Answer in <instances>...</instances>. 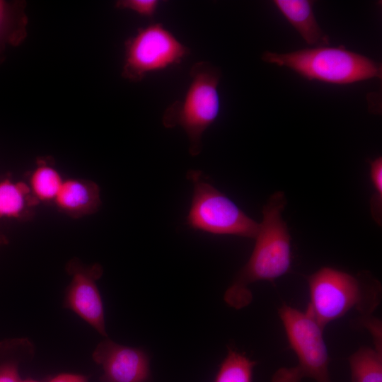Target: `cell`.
Listing matches in <instances>:
<instances>
[{"mask_svg": "<svg viewBox=\"0 0 382 382\" xmlns=\"http://www.w3.org/2000/svg\"><path fill=\"white\" fill-rule=\"evenodd\" d=\"M37 203L28 183L9 178L0 180V219L25 218Z\"/></svg>", "mask_w": 382, "mask_h": 382, "instance_id": "4fadbf2b", "label": "cell"}, {"mask_svg": "<svg viewBox=\"0 0 382 382\" xmlns=\"http://www.w3.org/2000/svg\"><path fill=\"white\" fill-rule=\"evenodd\" d=\"M348 360L351 382H382V349L361 347Z\"/></svg>", "mask_w": 382, "mask_h": 382, "instance_id": "9a60e30c", "label": "cell"}, {"mask_svg": "<svg viewBox=\"0 0 382 382\" xmlns=\"http://www.w3.org/2000/svg\"><path fill=\"white\" fill-rule=\"evenodd\" d=\"M0 382H21L16 364L8 362L0 366Z\"/></svg>", "mask_w": 382, "mask_h": 382, "instance_id": "d6986e66", "label": "cell"}, {"mask_svg": "<svg viewBox=\"0 0 382 382\" xmlns=\"http://www.w3.org/2000/svg\"><path fill=\"white\" fill-rule=\"evenodd\" d=\"M54 203L61 212L71 217L86 216L99 209L101 203L100 189L91 180H64Z\"/></svg>", "mask_w": 382, "mask_h": 382, "instance_id": "30bf717a", "label": "cell"}, {"mask_svg": "<svg viewBox=\"0 0 382 382\" xmlns=\"http://www.w3.org/2000/svg\"><path fill=\"white\" fill-rule=\"evenodd\" d=\"M278 314L289 346L297 357V364L278 369L271 382H301L305 378L316 382H332L324 329L306 312L285 303L279 308Z\"/></svg>", "mask_w": 382, "mask_h": 382, "instance_id": "5b68a950", "label": "cell"}, {"mask_svg": "<svg viewBox=\"0 0 382 382\" xmlns=\"http://www.w3.org/2000/svg\"><path fill=\"white\" fill-rule=\"evenodd\" d=\"M286 204L282 191L270 196L262 209V220L252 254L224 294L225 302L236 309L249 305L248 286L257 281L273 282L291 267L290 235L282 213Z\"/></svg>", "mask_w": 382, "mask_h": 382, "instance_id": "6da1fadb", "label": "cell"}, {"mask_svg": "<svg viewBox=\"0 0 382 382\" xmlns=\"http://www.w3.org/2000/svg\"><path fill=\"white\" fill-rule=\"evenodd\" d=\"M190 50L162 24L139 28L125 42L122 75L134 82L146 74L180 64Z\"/></svg>", "mask_w": 382, "mask_h": 382, "instance_id": "52a82bcc", "label": "cell"}, {"mask_svg": "<svg viewBox=\"0 0 382 382\" xmlns=\"http://www.w3.org/2000/svg\"><path fill=\"white\" fill-rule=\"evenodd\" d=\"M49 382H88V379L82 375L62 374L52 378Z\"/></svg>", "mask_w": 382, "mask_h": 382, "instance_id": "ffe728a7", "label": "cell"}, {"mask_svg": "<svg viewBox=\"0 0 382 382\" xmlns=\"http://www.w3.org/2000/svg\"><path fill=\"white\" fill-rule=\"evenodd\" d=\"M266 63L286 67L309 81L347 85L382 78L381 63L343 46L322 45L286 53L265 52Z\"/></svg>", "mask_w": 382, "mask_h": 382, "instance_id": "3957f363", "label": "cell"}, {"mask_svg": "<svg viewBox=\"0 0 382 382\" xmlns=\"http://www.w3.org/2000/svg\"><path fill=\"white\" fill-rule=\"evenodd\" d=\"M21 382H38V381H34V380H30V379H28V380H23V381H21Z\"/></svg>", "mask_w": 382, "mask_h": 382, "instance_id": "44dd1931", "label": "cell"}, {"mask_svg": "<svg viewBox=\"0 0 382 382\" xmlns=\"http://www.w3.org/2000/svg\"><path fill=\"white\" fill-rule=\"evenodd\" d=\"M25 1L0 0V64L8 47L19 46L25 40L28 18Z\"/></svg>", "mask_w": 382, "mask_h": 382, "instance_id": "7c38bea8", "label": "cell"}, {"mask_svg": "<svg viewBox=\"0 0 382 382\" xmlns=\"http://www.w3.org/2000/svg\"><path fill=\"white\" fill-rule=\"evenodd\" d=\"M256 364L245 354L229 349L221 362L214 382H252Z\"/></svg>", "mask_w": 382, "mask_h": 382, "instance_id": "2e32d148", "label": "cell"}, {"mask_svg": "<svg viewBox=\"0 0 382 382\" xmlns=\"http://www.w3.org/2000/svg\"><path fill=\"white\" fill-rule=\"evenodd\" d=\"M2 241V239H1V237L0 236V241Z\"/></svg>", "mask_w": 382, "mask_h": 382, "instance_id": "7402d4cb", "label": "cell"}, {"mask_svg": "<svg viewBox=\"0 0 382 382\" xmlns=\"http://www.w3.org/2000/svg\"><path fill=\"white\" fill-rule=\"evenodd\" d=\"M309 303L306 311L323 329L352 310L372 316L380 303L381 286L368 274L357 276L323 267L307 277Z\"/></svg>", "mask_w": 382, "mask_h": 382, "instance_id": "7a4b0ae2", "label": "cell"}, {"mask_svg": "<svg viewBox=\"0 0 382 382\" xmlns=\"http://www.w3.org/2000/svg\"><path fill=\"white\" fill-rule=\"evenodd\" d=\"M187 178L193 185L187 216L191 228L216 235L255 238L259 224L207 181L201 171L190 170Z\"/></svg>", "mask_w": 382, "mask_h": 382, "instance_id": "8992f818", "label": "cell"}, {"mask_svg": "<svg viewBox=\"0 0 382 382\" xmlns=\"http://www.w3.org/2000/svg\"><path fill=\"white\" fill-rule=\"evenodd\" d=\"M190 74L191 81L183 99L165 110L162 121L166 128H183L189 139L190 154L195 156L202 149L203 134L220 112L221 73L219 67L203 61L195 63Z\"/></svg>", "mask_w": 382, "mask_h": 382, "instance_id": "277c9868", "label": "cell"}, {"mask_svg": "<svg viewBox=\"0 0 382 382\" xmlns=\"http://www.w3.org/2000/svg\"><path fill=\"white\" fill-rule=\"evenodd\" d=\"M370 176L374 188L371 200V212L375 221L381 224L382 213V157L378 156L370 162Z\"/></svg>", "mask_w": 382, "mask_h": 382, "instance_id": "e0dca14e", "label": "cell"}, {"mask_svg": "<svg viewBox=\"0 0 382 382\" xmlns=\"http://www.w3.org/2000/svg\"><path fill=\"white\" fill-rule=\"evenodd\" d=\"M273 4L309 45H328L329 37L318 25L313 1L274 0Z\"/></svg>", "mask_w": 382, "mask_h": 382, "instance_id": "8fae6325", "label": "cell"}, {"mask_svg": "<svg viewBox=\"0 0 382 382\" xmlns=\"http://www.w3.org/2000/svg\"><path fill=\"white\" fill-rule=\"evenodd\" d=\"M66 271L71 279L66 290L64 306L107 337L103 304L96 284L103 274L102 267L98 264L85 265L71 260Z\"/></svg>", "mask_w": 382, "mask_h": 382, "instance_id": "ba28073f", "label": "cell"}, {"mask_svg": "<svg viewBox=\"0 0 382 382\" xmlns=\"http://www.w3.org/2000/svg\"><path fill=\"white\" fill-rule=\"evenodd\" d=\"M64 181L55 168L40 159L32 171L28 185L37 202H54Z\"/></svg>", "mask_w": 382, "mask_h": 382, "instance_id": "5bb4252c", "label": "cell"}, {"mask_svg": "<svg viewBox=\"0 0 382 382\" xmlns=\"http://www.w3.org/2000/svg\"><path fill=\"white\" fill-rule=\"evenodd\" d=\"M160 4L158 0H120L115 4L118 9L133 11L141 16L152 18Z\"/></svg>", "mask_w": 382, "mask_h": 382, "instance_id": "ac0fdd59", "label": "cell"}, {"mask_svg": "<svg viewBox=\"0 0 382 382\" xmlns=\"http://www.w3.org/2000/svg\"><path fill=\"white\" fill-rule=\"evenodd\" d=\"M93 359L103 370L101 382L151 381L149 357L142 349L106 338L96 347Z\"/></svg>", "mask_w": 382, "mask_h": 382, "instance_id": "9c48e42d", "label": "cell"}]
</instances>
